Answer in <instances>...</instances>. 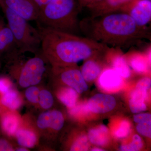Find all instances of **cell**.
I'll return each instance as SVG.
<instances>
[{
    "instance_id": "cell-1",
    "label": "cell",
    "mask_w": 151,
    "mask_h": 151,
    "mask_svg": "<svg viewBox=\"0 0 151 151\" xmlns=\"http://www.w3.org/2000/svg\"><path fill=\"white\" fill-rule=\"evenodd\" d=\"M41 50L52 66L74 65L108 49L106 45L87 37L58 30L38 26Z\"/></svg>"
},
{
    "instance_id": "cell-2",
    "label": "cell",
    "mask_w": 151,
    "mask_h": 151,
    "mask_svg": "<svg viewBox=\"0 0 151 151\" xmlns=\"http://www.w3.org/2000/svg\"><path fill=\"white\" fill-rule=\"evenodd\" d=\"M79 28L86 37L120 48L151 38L147 27L138 25L130 16L121 12L84 19L79 22Z\"/></svg>"
},
{
    "instance_id": "cell-3",
    "label": "cell",
    "mask_w": 151,
    "mask_h": 151,
    "mask_svg": "<svg viewBox=\"0 0 151 151\" xmlns=\"http://www.w3.org/2000/svg\"><path fill=\"white\" fill-rule=\"evenodd\" d=\"M76 0H51L40 10L38 26L76 34L79 28Z\"/></svg>"
},
{
    "instance_id": "cell-4",
    "label": "cell",
    "mask_w": 151,
    "mask_h": 151,
    "mask_svg": "<svg viewBox=\"0 0 151 151\" xmlns=\"http://www.w3.org/2000/svg\"><path fill=\"white\" fill-rule=\"evenodd\" d=\"M20 54L9 59V72L22 88L37 86L49 74L48 60L41 50L32 57L24 58Z\"/></svg>"
},
{
    "instance_id": "cell-5",
    "label": "cell",
    "mask_w": 151,
    "mask_h": 151,
    "mask_svg": "<svg viewBox=\"0 0 151 151\" xmlns=\"http://www.w3.org/2000/svg\"><path fill=\"white\" fill-rule=\"evenodd\" d=\"M1 7L6 19L7 24L12 33L19 51L22 54H35L41 50V37L37 29L28 21L5 7Z\"/></svg>"
},
{
    "instance_id": "cell-6",
    "label": "cell",
    "mask_w": 151,
    "mask_h": 151,
    "mask_svg": "<svg viewBox=\"0 0 151 151\" xmlns=\"http://www.w3.org/2000/svg\"><path fill=\"white\" fill-rule=\"evenodd\" d=\"M52 76L58 77L65 85L81 94L88 89V86L81 71L73 65L66 66H52Z\"/></svg>"
},
{
    "instance_id": "cell-7",
    "label": "cell",
    "mask_w": 151,
    "mask_h": 151,
    "mask_svg": "<svg viewBox=\"0 0 151 151\" xmlns=\"http://www.w3.org/2000/svg\"><path fill=\"white\" fill-rule=\"evenodd\" d=\"M119 12L129 15L139 26L146 27L151 20V0H131Z\"/></svg>"
},
{
    "instance_id": "cell-8",
    "label": "cell",
    "mask_w": 151,
    "mask_h": 151,
    "mask_svg": "<svg viewBox=\"0 0 151 151\" xmlns=\"http://www.w3.org/2000/svg\"><path fill=\"white\" fill-rule=\"evenodd\" d=\"M5 7L28 21L36 20L40 9L32 0H0V6Z\"/></svg>"
},
{
    "instance_id": "cell-9",
    "label": "cell",
    "mask_w": 151,
    "mask_h": 151,
    "mask_svg": "<svg viewBox=\"0 0 151 151\" xmlns=\"http://www.w3.org/2000/svg\"><path fill=\"white\" fill-rule=\"evenodd\" d=\"M64 119L60 111L47 110L41 113L36 121V126L40 131H59L63 127Z\"/></svg>"
},
{
    "instance_id": "cell-10",
    "label": "cell",
    "mask_w": 151,
    "mask_h": 151,
    "mask_svg": "<svg viewBox=\"0 0 151 151\" xmlns=\"http://www.w3.org/2000/svg\"><path fill=\"white\" fill-rule=\"evenodd\" d=\"M19 53L22 54L12 33L7 24L0 17V55L6 54L10 58Z\"/></svg>"
},
{
    "instance_id": "cell-11",
    "label": "cell",
    "mask_w": 151,
    "mask_h": 151,
    "mask_svg": "<svg viewBox=\"0 0 151 151\" xmlns=\"http://www.w3.org/2000/svg\"><path fill=\"white\" fill-rule=\"evenodd\" d=\"M23 119L17 111L4 110L0 113V128L6 136L13 137L22 123Z\"/></svg>"
},
{
    "instance_id": "cell-12",
    "label": "cell",
    "mask_w": 151,
    "mask_h": 151,
    "mask_svg": "<svg viewBox=\"0 0 151 151\" xmlns=\"http://www.w3.org/2000/svg\"><path fill=\"white\" fill-rule=\"evenodd\" d=\"M19 146L27 148H33L39 142V133L35 127L29 123H25L23 119L22 123L14 135Z\"/></svg>"
},
{
    "instance_id": "cell-13",
    "label": "cell",
    "mask_w": 151,
    "mask_h": 151,
    "mask_svg": "<svg viewBox=\"0 0 151 151\" xmlns=\"http://www.w3.org/2000/svg\"><path fill=\"white\" fill-rule=\"evenodd\" d=\"M116 105V100L113 96L108 94H98L89 99L87 107L93 113H104L113 110Z\"/></svg>"
},
{
    "instance_id": "cell-14",
    "label": "cell",
    "mask_w": 151,
    "mask_h": 151,
    "mask_svg": "<svg viewBox=\"0 0 151 151\" xmlns=\"http://www.w3.org/2000/svg\"><path fill=\"white\" fill-rule=\"evenodd\" d=\"M131 0H102L89 9L92 17L101 16L119 12Z\"/></svg>"
},
{
    "instance_id": "cell-15",
    "label": "cell",
    "mask_w": 151,
    "mask_h": 151,
    "mask_svg": "<svg viewBox=\"0 0 151 151\" xmlns=\"http://www.w3.org/2000/svg\"><path fill=\"white\" fill-rule=\"evenodd\" d=\"M120 47L108 48L107 52L111 56V63L113 69L120 76L128 78L131 75V70L126 59L120 51Z\"/></svg>"
},
{
    "instance_id": "cell-16",
    "label": "cell",
    "mask_w": 151,
    "mask_h": 151,
    "mask_svg": "<svg viewBox=\"0 0 151 151\" xmlns=\"http://www.w3.org/2000/svg\"><path fill=\"white\" fill-rule=\"evenodd\" d=\"M2 111L4 110L17 111L23 103L21 94L14 88L0 96Z\"/></svg>"
},
{
    "instance_id": "cell-17",
    "label": "cell",
    "mask_w": 151,
    "mask_h": 151,
    "mask_svg": "<svg viewBox=\"0 0 151 151\" xmlns=\"http://www.w3.org/2000/svg\"><path fill=\"white\" fill-rule=\"evenodd\" d=\"M146 54L138 52H133L130 54L129 63L136 72L146 73L148 71L151 63V47Z\"/></svg>"
},
{
    "instance_id": "cell-18",
    "label": "cell",
    "mask_w": 151,
    "mask_h": 151,
    "mask_svg": "<svg viewBox=\"0 0 151 151\" xmlns=\"http://www.w3.org/2000/svg\"><path fill=\"white\" fill-rule=\"evenodd\" d=\"M100 86L103 89L108 91L116 90L122 85V76L113 69L104 70L99 79Z\"/></svg>"
},
{
    "instance_id": "cell-19",
    "label": "cell",
    "mask_w": 151,
    "mask_h": 151,
    "mask_svg": "<svg viewBox=\"0 0 151 151\" xmlns=\"http://www.w3.org/2000/svg\"><path fill=\"white\" fill-rule=\"evenodd\" d=\"M145 89L136 88L132 92L129 100V108L133 113H140L147 110V106L144 103L147 96Z\"/></svg>"
},
{
    "instance_id": "cell-20",
    "label": "cell",
    "mask_w": 151,
    "mask_h": 151,
    "mask_svg": "<svg viewBox=\"0 0 151 151\" xmlns=\"http://www.w3.org/2000/svg\"><path fill=\"white\" fill-rule=\"evenodd\" d=\"M81 68V74L85 81H91L94 80L100 75L101 67L99 63L94 60L87 58Z\"/></svg>"
},
{
    "instance_id": "cell-21",
    "label": "cell",
    "mask_w": 151,
    "mask_h": 151,
    "mask_svg": "<svg viewBox=\"0 0 151 151\" xmlns=\"http://www.w3.org/2000/svg\"><path fill=\"white\" fill-rule=\"evenodd\" d=\"M88 136L89 141L97 145H105L109 141L108 129L103 125L89 130Z\"/></svg>"
},
{
    "instance_id": "cell-22",
    "label": "cell",
    "mask_w": 151,
    "mask_h": 151,
    "mask_svg": "<svg viewBox=\"0 0 151 151\" xmlns=\"http://www.w3.org/2000/svg\"><path fill=\"white\" fill-rule=\"evenodd\" d=\"M77 92L70 87H63L58 91L57 96L60 101L68 108L75 106L78 98Z\"/></svg>"
},
{
    "instance_id": "cell-23",
    "label": "cell",
    "mask_w": 151,
    "mask_h": 151,
    "mask_svg": "<svg viewBox=\"0 0 151 151\" xmlns=\"http://www.w3.org/2000/svg\"><path fill=\"white\" fill-rule=\"evenodd\" d=\"M54 103L53 96L50 92L47 89H40L38 105L45 111H47L51 108Z\"/></svg>"
},
{
    "instance_id": "cell-24",
    "label": "cell",
    "mask_w": 151,
    "mask_h": 151,
    "mask_svg": "<svg viewBox=\"0 0 151 151\" xmlns=\"http://www.w3.org/2000/svg\"><path fill=\"white\" fill-rule=\"evenodd\" d=\"M24 96L29 103L38 105L40 89L36 86H30L26 88Z\"/></svg>"
},
{
    "instance_id": "cell-25",
    "label": "cell",
    "mask_w": 151,
    "mask_h": 151,
    "mask_svg": "<svg viewBox=\"0 0 151 151\" xmlns=\"http://www.w3.org/2000/svg\"><path fill=\"white\" fill-rule=\"evenodd\" d=\"M142 141L138 135H135L133 138L132 142L126 145L121 146L120 150L123 151H136L140 150L143 147Z\"/></svg>"
},
{
    "instance_id": "cell-26",
    "label": "cell",
    "mask_w": 151,
    "mask_h": 151,
    "mask_svg": "<svg viewBox=\"0 0 151 151\" xmlns=\"http://www.w3.org/2000/svg\"><path fill=\"white\" fill-rule=\"evenodd\" d=\"M89 147V145L87 137L85 136H81L74 141L70 147V150L87 151Z\"/></svg>"
},
{
    "instance_id": "cell-27",
    "label": "cell",
    "mask_w": 151,
    "mask_h": 151,
    "mask_svg": "<svg viewBox=\"0 0 151 151\" xmlns=\"http://www.w3.org/2000/svg\"><path fill=\"white\" fill-rule=\"evenodd\" d=\"M131 126L129 122L124 120L121 123L119 129L115 132V136L116 137L122 139L127 137L129 134Z\"/></svg>"
},
{
    "instance_id": "cell-28",
    "label": "cell",
    "mask_w": 151,
    "mask_h": 151,
    "mask_svg": "<svg viewBox=\"0 0 151 151\" xmlns=\"http://www.w3.org/2000/svg\"><path fill=\"white\" fill-rule=\"evenodd\" d=\"M12 79L6 76H0V96L14 88Z\"/></svg>"
},
{
    "instance_id": "cell-29",
    "label": "cell",
    "mask_w": 151,
    "mask_h": 151,
    "mask_svg": "<svg viewBox=\"0 0 151 151\" xmlns=\"http://www.w3.org/2000/svg\"><path fill=\"white\" fill-rule=\"evenodd\" d=\"M137 131L142 136L151 138V121L138 123Z\"/></svg>"
},
{
    "instance_id": "cell-30",
    "label": "cell",
    "mask_w": 151,
    "mask_h": 151,
    "mask_svg": "<svg viewBox=\"0 0 151 151\" xmlns=\"http://www.w3.org/2000/svg\"><path fill=\"white\" fill-rule=\"evenodd\" d=\"M11 143L4 138H0V151H14Z\"/></svg>"
},
{
    "instance_id": "cell-31",
    "label": "cell",
    "mask_w": 151,
    "mask_h": 151,
    "mask_svg": "<svg viewBox=\"0 0 151 151\" xmlns=\"http://www.w3.org/2000/svg\"><path fill=\"white\" fill-rule=\"evenodd\" d=\"M102 0H76L80 7L86 8L88 9L100 2Z\"/></svg>"
},
{
    "instance_id": "cell-32",
    "label": "cell",
    "mask_w": 151,
    "mask_h": 151,
    "mask_svg": "<svg viewBox=\"0 0 151 151\" xmlns=\"http://www.w3.org/2000/svg\"><path fill=\"white\" fill-rule=\"evenodd\" d=\"M151 80L150 78L145 77L141 79L137 84L136 88H141L147 90L150 88Z\"/></svg>"
},
{
    "instance_id": "cell-33",
    "label": "cell",
    "mask_w": 151,
    "mask_h": 151,
    "mask_svg": "<svg viewBox=\"0 0 151 151\" xmlns=\"http://www.w3.org/2000/svg\"><path fill=\"white\" fill-rule=\"evenodd\" d=\"M134 119V121L137 123L151 121V115L149 113H141L135 115Z\"/></svg>"
},
{
    "instance_id": "cell-34",
    "label": "cell",
    "mask_w": 151,
    "mask_h": 151,
    "mask_svg": "<svg viewBox=\"0 0 151 151\" xmlns=\"http://www.w3.org/2000/svg\"><path fill=\"white\" fill-rule=\"evenodd\" d=\"M40 10L47 4L51 0H32Z\"/></svg>"
},
{
    "instance_id": "cell-35",
    "label": "cell",
    "mask_w": 151,
    "mask_h": 151,
    "mask_svg": "<svg viewBox=\"0 0 151 151\" xmlns=\"http://www.w3.org/2000/svg\"><path fill=\"white\" fill-rule=\"evenodd\" d=\"M15 151H29L28 149L27 148L24 147H22V146H19L18 147H17L15 149Z\"/></svg>"
},
{
    "instance_id": "cell-36",
    "label": "cell",
    "mask_w": 151,
    "mask_h": 151,
    "mask_svg": "<svg viewBox=\"0 0 151 151\" xmlns=\"http://www.w3.org/2000/svg\"><path fill=\"white\" fill-rule=\"evenodd\" d=\"M92 151H104L102 149H100V148H94L92 149Z\"/></svg>"
},
{
    "instance_id": "cell-37",
    "label": "cell",
    "mask_w": 151,
    "mask_h": 151,
    "mask_svg": "<svg viewBox=\"0 0 151 151\" xmlns=\"http://www.w3.org/2000/svg\"><path fill=\"white\" fill-rule=\"evenodd\" d=\"M1 102H0V113H1Z\"/></svg>"
},
{
    "instance_id": "cell-38",
    "label": "cell",
    "mask_w": 151,
    "mask_h": 151,
    "mask_svg": "<svg viewBox=\"0 0 151 151\" xmlns=\"http://www.w3.org/2000/svg\"><path fill=\"white\" fill-rule=\"evenodd\" d=\"M1 61H0V69H1Z\"/></svg>"
}]
</instances>
